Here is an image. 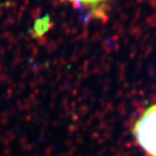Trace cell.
<instances>
[{
    "instance_id": "obj_1",
    "label": "cell",
    "mask_w": 156,
    "mask_h": 156,
    "mask_svg": "<svg viewBox=\"0 0 156 156\" xmlns=\"http://www.w3.org/2000/svg\"><path fill=\"white\" fill-rule=\"evenodd\" d=\"M133 134L141 149L149 156H156V104L149 107L136 120Z\"/></svg>"
},
{
    "instance_id": "obj_2",
    "label": "cell",
    "mask_w": 156,
    "mask_h": 156,
    "mask_svg": "<svg viewBox=\"0 0 156 156\" xmlns=\"http://www.w3.org/2000/svg\"><path fill=\"white\" fill-rule=\"evenodd\" d=\"M67 1L75 3L79 7H85L90 10H98V8L107 0H67Z\"/></svg>"
}]
</instances>
